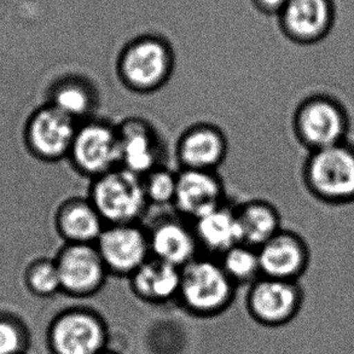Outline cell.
Here are the masks:
<instances>
[{
    "label": "cell",
    "mask_w": 354,
    "mask_h": 354,
    "mask_svg": "<svg viewBox=\"0 0 354 354\" xmlns=\"http://www.w3.org/2000/svg\"><path fill=\"white\" fill-rule=\"evenodd\" d=\"M115 69L124 88L138 95H151L162 90L173 77L176 50L163 34H137L120 48Z\"/></svg>",
    "instance_id": "cell-1"
},
{
    "label": "cell",
    "mask_w": 354,
    "mask_h": 354,
    "mask_svg": "<svg viewBox=\"0 0 354 354\" xmlns=\"http://www.w3.org/2000/svg\"><path fill=\"white\" fill-rule=\"evenodd\" d=\"M236 288L218 259L200 255L180 268L178 301L195 316L216 317L230 307Z\"/></svg>",
    "instance_id": "cell-2"
},
{
    "label": "cell",
    "mask_w": 354,
    "mask_h": 354,
    "mask_svg": "<svg viewBox=\"0 0 354 354\" xmlns=\"http://www.w3.org/2000/svg\"><path fill=\"white\" fill-rule=\"evenodd\" d=\"M87 197L106 225L139 224L150 206L142 177L122 167L91 180Z\"/></svg>",
    "instance_id": "cell-3"
},
{
    "label": "cell",
    "mask_w": 354,
    "mask_h": 354,
    "mask_svg": "<svg viewBox=\"0 0 354 354\" xmlns=\"http://www.w3.org/2000/svg\"><path fill=\"white\" fill-rule=\"evenodd\" d=\"M67 161L90 180L120 167L118 124L97 116L77 124Z\"/></svg>",
    "instance_id": "cell-4"
},
{
    "label": "cell",
    "mask_w": 354,
    "mask_h": 354,
    "mask_svg": "<svg viewBox=\"0 0 354 354\" xmlns=\"http://www.w3.org/2000/svg\"><path fill=\"white\" fill-rule=\"evenodd\" d=\"M48 340L53 354H100L108 348V328L96 311L72 307L55 317Z\"/></svg>",
    "instance_id": "cell-5"
},
{
    "label": "cell",
    "mask_w": 354,
    "mask_h": 354,
    "mask_svg": "<svg viewBox=\"0 0 354 354\" xmlns=\"http://www.w3.org/2000/svg\"><path fill=\"white\" fill-rule=\"evenodd\" d=\"M308 187L326 201L354 200V148L347 143L312 151L307 162Z\"/></svg>",
    "instance_id": "cell-6"
},
{
    "label": "cell",
    "mask_w": 354,
    "mask_h": 354,
    "mask_svg": "<svg viewBox=\"0 0 354 354\" xmlns=\"http://www.w3.org/2000/svg\"><path fill=\"white\" fill-rule=\"evenodd\" d=\"M77 124L50 104L39 106L29 116L24 129L29 153L50 165L67 161Z\"/></svg>",
    "instance_id": "cell-7"
},
{
    "label": "cell",
    "mask_w": 354,
    "mask_h": 354,
    "mask_svg": "<svg viewBox=\"0 0 354 354\" xmlns=\"http://www.w3.org/2000/svg\"><path fill=\"white\" fill-rule=\"evenodd\" d=\"M61 289L68 297L85 299L101 292L109 276L96 244L62 243L55 254Z\"/></svg>",
    "instance_id": "cell-8"
},
{
    "label": "cell",
    "mask_w": 354,
    "mask_h": 354,
    "mask_svg": "<svg viewBox=\"0 0 354 354\" xmlns=\"http://www.w3.org/2000/svg\"><path fill=\"white\" fill-rule=\"evenodd\" d=\"M297 137L312 151L345 143L348 121L339 103L328 97H312L295 114Z\"/></svg>",
    "instance_id": "cell-9"
},
{
    "label": "cell",
    "mask_w": 354,
    "mask_h": 354,
    "mask_svg": "<svg viewBox=\"0 0 354 354\" xmlns=\"http://www.w3.org/2000/svg\"><path fill=\"white\" fill-rule=\"evenodd\" d=\"M109 276L129 278L151 258L148 229L139 224L106 225L96 242Z\"/></svg>",
    "instance_id": "cell-10"
},
{
    "label": "cell",
    "mask_w": 354,
    "mask_h": 354,
    "mask_svg": "<svg viewBox=\"0 0 354 354\" xmlns=\"http://www.w3.org/2000/svg\"><path fill=\"white\" fill-rule=\"evenodd\" d=\"M301 288L297 282L260 277L249 287L247 308L254 321L270 328L288 324L300 313Z\"/></svg>",
    "instance_id": "cell-11"
},
{
    "label": "cell",
    "mask_w": 354,
    "mask_h": 354,
    "mask_svg": "<svg viewBox=\"0 0 354 354\" xmlns=\"http://www.w3.org/2000/svg\"><path fill=\"white\" fill-rule=\"evenodd\" d=\"M118 124L120 167L143 177L163 165V143L153 124L143 118L129 116Z\"/></svg>",
    "instance_id": "cell-12"
},
{
    "label": "cell",
    "mask_w": 354,
    "mask_h": 354,
    "mask_svg": "<svg viewBox=\"0 0 354 354\" xmlns=\"http://www.w3.org/2000/svg\"><path fill=\"white\" fill-rule=\"evenodd\" d=\"M229 151L225 132L212 122H197L179 136L176 158L180 169L214 171L224 163Z\"/></svg>",
    "instance_id": "cell-13"
},
{
    "label": "cell",
    "mask_w": 354,
    "mask_h": 354,
    "mask_svg": "<svg viewBox=\"0 0 354 354\" xmlns=\"http://www.w3.org/2000/svg\"><path fill=\"white\" fill-rule=\"evenodd\" d=\"M225 203V185L218 172L180 169L172 206L185 221H197Z\"/></svg>",
    "instance_id": "cell-14"
},
{
    "label": "cell",
    "mask_w": 354,
    "mask_h": 354,
    "mask_svg": "<svg viewBox=\"0 0 354 354\" xmlns=\"http://www.w3.org/2000/svg\"><path fill=\"white\" fill-rule=\"evenodd\" d=\"M335 21L333 0H289L278 24L282 33L294 43L310 45L326 38Z\"/></svg>",
    "instance_id": "cell-15"
},
{
    "label": "cell",
    "mask_w": 354,
    "mask_h": 354,
    "mask_svg": "<svg viewBox=\"0 0 354 354\" xmlns=\"http://www.w3.org/2000/svg\"><path fill=\"white\" fill-rule=\"evenodd\" d=\"M151 258L182 268L201 255L190 221L182 216H162L148 227Z\"/></svg>",
    "instance_id": "cell-16"
},
{
    "label": "cell",
    "mask_w": 354,
    "mask_h": 354,
    "mask_svg": "<svg viewBox=\"0 0 354 354\" xmlns=\"http://www.w3.org/2000/svg\"><path fill=\"white\" fill-rule=\"evenodd\" d=\"M106 226L88 197H67L55 208L53 229L62 243L96 244Z\"/></svg>",
    "instance_id": "cell-17"
},
{
    "label": "cell",
    "mask_w": 354,
    "mask_h": 354,
    "mask_svg": "<svg viewBox=\"0 0 354 354\" xmlns=\"http://www.w3.org/2000/svg\"><path fill=\"white\" fill-rule=\"evenodd\" d=\"M46 104L82 124L96 116L100 93L88 77L77 73H64L53 77L46 90Z\"/></svg>",
    "instance_id": "cell-18"
},
{
    "label": "cell",
    "mask_w": 354,
    "mask_h": 354,
    "mask_svg": "<svg viewBox=\"0 0 354 354\" xmlns=\"http://www.w3.org/2000/svg\"><path fill=\"white\" fill-rule=\"evenodd\" d=\"M263 277L297 282L307 266L306 245L297 234L281 230L258 248Z\"/></svg>",
    "instance_id": "cell-19"
},
{
    "label": "cell",
    "mask_w": 354,
    "mask_h": 354,
    "mask_svg": "<svg viewBox=\"0 0 354 354\" xmlns=\"http://www.w3.org/2000/svg\"><path fill=\"white\" fill-rule=\"evenodd\" d=\"M192 224L200 249L207 257L221 258L236 244L242 243L236 208L226 202Z\"/></svg>",
    "instance_id": "cell-20"
},
{
    "label": "cell",
    "mask_w": 354,
    "mask_h": 354,
    "mask_svg": "<svg viewBox=\"0 0 354 354\" xmlns=\"http://www.w3.org/2000/svg\"><path fill=\"white\" fill-rule=\"evenodd\" d=\"M129 286L139 300L162 305L178 300L180 288V268L150 258L129 278Z\"/></svg>",
    "instance_id": "cell-21"
},
{
    "label": "cell",
    "mask_w": 354,
    "mask_h": 354,
    "mask_svg": "<svg viewBox=\"0 0 354 354\" xmlns=\"http://www.w3.org/2000/svg\"><path fill=\"white\" fill-rule=\"evenodd\" d=\"M235 208L242 243L260 248L283 229L282 214L274 202L254 198Z\"/></svg>",
    "instance_id": "cell-22"
},
{
    "label": "cell",
    "mask_w": 354,
    "mask_h": 354,
    "mask_svg": "<svg viewBox=\"0 0 354 354\" xmlns=\"http://www.w3.org/2000/svg\"><path fill=\"white\" fill-rule=\"evenodd\" d=\"M218 261L236 287H250L259 278L263 277L258 249L248 244H236L218 258Z\"/></svg>",
    "instance_id": "cell-23"
},
{
    "label": "cell",
    "mask_w": 354,
    "mask_h": 354,
    "mask_svg": "<svg viewBox=\"0 0 354 354\" xmlns=\"http://www.w3.org/2000/svg\"><path fill=\"white\" fill-rule=\"evenodd\" d=\"M24 284L30 295L51 297L62 292L55 257H39L29 263L24 273Z\"/></svg>",
    "instance_id": "cell-24"
},
{
    "label": "cell",
    "mask_w": 354,
    "mask_h": 354,
    "mask_svg": "<svg viewBox=\"0 0 354 354\" xmlns=\"http://www.w3.org/2000/svg\"><path fill=\"white\" fill-rule=\"evenodd\" d=\"M178 172L165 165L153 168L142 177L144 192L151 206L173 205L177 190Z\"/></svg>",
    "instance_id": "cell-25"
},
{
    "label": "cell",
    "mask_w": 354,
    "mask_h": 354,
    "mask_svg": "<svg viewBox=\"0 0 354 354\" xmlns=\"http://www.w3.org/2000/svg\"><path fill=\"white\" fill-rule=\"evenodd\" d=\"M26 339L19 326L9 319H0V354H21Z\"/></svg>",
    "instance_id": "cell-26"
},
{
    "label": "cell",
    "mask_w": 354,
    "mask_h": 354,
    "mask_svg": "<svg viewBox=\"0 0 354 354\" xmlns=\"http://www.w3.org/2000/svg\"><path fill=\"white\" fill-rule=\"evenodd\" d=\"M254 9L259 14L270 17V19H278L284 8L287 6L289 0H250Z\"/></svg>",
    "instance_id": "cell-27"
},
{
    "label": "cell",
    "mask_w": 354,
    "mask_h": 354,
    "mask_svg": "<svg viewBox=\"0 0 354 354\" xmlns=\"http://www.w3.org/2000/svg\"><path fill=\"white\" fill-rule=\"evenodd\" d=\"M100 354H118V353H115V352H113V351L108 350V348H106V350L103 351V352H101V353H100Z\"/></svg>",
    "instance_id": "cell-28"
}]
</instances>
